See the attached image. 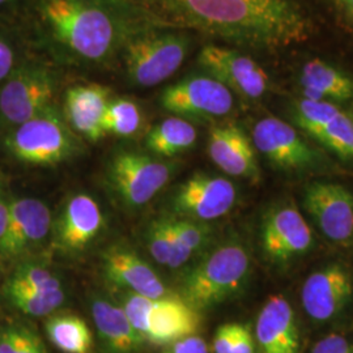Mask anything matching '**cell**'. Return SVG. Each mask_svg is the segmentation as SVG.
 I'll list each match as a JSON object with an SVG mask.
<instances>
[{"instance_id": "obj_18", "label": "cell", "mask_w": 353, "mask_h": 353, "mask_svg": "<svg viewBox=\"0 0 353 353\" xmlns=\"http://www.w3.org/2000/svg\"><path fill=\"white\" fill-rule=\"evenodd\" d=\"M208 154L229 176L258 179L259 168L252 140L236 125L216 126L210 131Z\"/></svg>"}, {"instance_id": "obj_5", "label": "cell", "mask_w": 353, "mask_h": 353, "mask_svg": "<svg viewBox=\"0 0 353 353\" xmlns=\"http://www.w3.org/2000/svg\"><path fill=\"white\" fill-rule=\"evenodd\" d=\"M13 156L32 165H57L75 151V140L52 109L19 125L7 139Z\"/></svg>"}, {"instance_id": "obj_10", "label": "cell", "mask_w": 353, "mask_h": 353, "mask_svg": "<svg viewBox=\"0 0 353 353\" xmlns=\"http://www.w3.org/2000/svg\"><path fill=\"white\" fill-rule=\"evenodd\" d=\"M170 165L147 154L122 152L110 165V182L122 199L132 207H141L170 181Z\"/></svg>"}, {"instance_id": "obj_36", "label": "cell", "mask_w": 353, "mask_h": 353, "mask_svg": "<svg viewBox=\"0 0 353 353\" xmlns=\"http://www.w3.org/2000/svg\"><path fill=\"white\" fill-rule=\"evenodd\" d=\"M254 351H255V344H254V338L248 326L239 323L230 353H254Z\"/></svg>"}, {"instance_id": "obj_11", "label": "cell", "mask_w": 353, "mask_h": 353, "mask_svg": "<svg viewBox=\"0 0 353 353\" xmlns=\"http://www.w3.org/2000/svg\"><path fill=\"white\" fill-rule=\"evenodd\" d=\"M161 105L181 117L210 119L230 113L233 94L212 76H191L165 89Z\"/></svg>"}, {"instance_id": "obj_20", "label": "cell", "mask_w": 353, "mask_h": 353, "mask_svg": "<svg viewBox=\"0 0 353 353\" xmlns=\"http://www.w3.org/2000/svg\"><path fill=\"white\" fill-rule=\"evenodd\" d=\"M102 224L100 205L92 196L79 194L64 207L57 229L58 242L65 250H83L99 236Z\"/></svg>"}, {"instance_id": "obj_16", "label": "cell", "mask_w": 353, "mask_h": 353, "mask_svg": "<svg viewBox=\"0 0 353 353\" xmlns=\"http://www.w3.org/2000/svg\"><path fill=\"white\" fill-rule=\"evenodd\" d=\"M237 201V190L224 176L194 174L174 196L176 212L195 221H210L227 214Z\"/></svg>"}, {"instance_id": "obj_34", "label": "cell", "mask_w": 353, "mask_h": 353, "mask_svg": "<svg viewBox=\"0 0 353 353\" xmlns=\"http://www.w3.org/2000/svg\"><path fill=\"white\" fill-rule=\"evenodd\" d=\"M163 353H210L208 344L198 335H190L166 345Z\"/></svg>"}, {"instance_id": "obj_8", "label": "cell", "mask_w": 353, "mask_h": 353, "mask_svg": "<svg viewBox=\"0 0 353 353\" xmlns=\"http://www.w3.org/2000/svg\"><path fill=\"white\" fill-rule=\"evenodd\" d=\"M252 141L270 164L285 173L309 172L319 163V154L300 132L275 117L255 123Z\"/></svg>"}, {"instance_id": "obj_32", "label": "cell", "mask_w": 353, "mask_h": 353, "mask_svg": "<svg viewBox=\"0 0 353 353\" xmlns=\"http://www.w3.org/2000/svg\"><path fill=\"white\" fill-rule=\"evenodd\" d=\"M172 224L176 239L191 255L201 250L208 240L210 228L205 227L201 221L172 220Z\"/></svg>"}, {"instance_id": "obj_29", "label": "cell", "mask_w": 353, "mask_h": 353, "mask_svg": "<svg viewBox=\"0 0 353 353\" xmlns=\"http://www.w3.org/2000/svg\"><path fill=\"white\" fill-rule=\"evenodd\" d=\"M6 294L16 309L30 316H49L64 301L63 290L54 292L6 290Z\"/></svg>"}, {"instance_id": "obj_19", "label": "cell", "mask_w": 353, "mask_h": 353, "mask_svg": "<svg viewBox=\"0 0 353 353\" xmlns=\"http://www.w3.org/2000/svg\"><path fill=\"white\" fill-rule=\"evenodd\" d=\"M103 271L106 278L130 293L148 299H161L169 294L156 271L135 252L123 249L109 250L103 255Z\"/></svg>"}, {"instance_id": "obj_24", "label": "cell", "mask_w": 353, "mask_h": 353, "mask_svg": "<svg viewBox=\"0 0 353 353\" xmlns=\"http://www.w3.org/2000/svg\"><path fill=\"white\" fill-rule=\"evenodd\" d=\"M198 138L196 130L186 119L172 117L153 127L147 135V147L153 153L172 157L190 150Z\"/></svg>"}, {"instance_id": "obj_23", "label": "cell", "mask_w": 353, "mask_h": 353, "mask_svg": "<svg viewBox=\"0 0 353 353\" xmlns=\"http://www.w3.org/2000/svg\"><path fill=\"white\" fill-rule=\"evenodd\" d=\"M303 99L343 102L353 99V79L322 59L305 64L300 76Z\"/></svg>"}, {"instance_id": "obj_40", "label": "cell", "mask_w": 353, "mask_h": 353, "mask_svg": "<svg viewBox=\"0 0 353 353\" xmlns=\"http://www.w3.org/2000/svg\"><path fill=\"white\" fill-rule=\"evenodd\" d=\"M4 1H7V0H0V4H1V3H4Z\"/></svg>"}, {"instance_id": "obj_9", "label": "cell", "mask_w": 353, "mask_h": 353, "mask_svg": "<svg viewBox=\"0 0 353 353\" xmlns=\"http://www.w3.org/2000/svg\"><path fill=\"white\" fill-rule=\"evenodd\" d=\"M303 204L316 227L341 248H353V195L332 182H312L303 189Z\"/></svg>"}, {"instance_id": "obj_33", "label": "cell", "mask_w": 353, "mask_h": 353, "mask_svg": "<svg viewBox=\"0 0 353 353\" xmlns=\"http://www.w3.org/2000/svg\"><path fill=\"white\" fill-rule=\"evenodd\" d=\"M312 353H353V343L341 334H330L316 343Z\"/></svg>"}, {"instance_id": "obj_35", "label": "cell", "mask_w": 353, "mask_h": 353, "mask_svg": "<svg viewBox=\"0 0 353 353\" xmlns=\"http://www.w3.org/2000/svg\"><path fill=\"white\" fill-rule=\"evenodd\" d=\"M237 327H239V323H227L217 328L214 339V353H230L234 338H236Z\"/></svg>"}, {"instance_id": "obj_1", "label": "cell", "mask_w": 353, "mask_h": 353, "mask_svg": "<svg viewBox=\"0 0 353 353\" xmlns=\"http://www.w3.org/2000/svg\"><path fill=\"white\" fill-rule=\"evenodd\" d=\"M189 26L267 49L301 43L312 21L296 0H166Z\"/></svg>"}, {"instance_id": "obj_7", "label": "cell", "mask_w": 353, "mask_h": 353, "mask_svg": "<svg viewBox=\"0 0 353 353\" xmlns=\"http://www.w3.org/2000/svg\"><path fill=\"white\" fill-rule=\"evenodd\" d=\"M189 41L176 34L140 38L126 52L127 74L139 87H154L169 79L182 65Z\"/></svg>"}, {"instance_id": "obj_15", "label": "cell", "mask_w": 353, "mask_h": 353, "mask_svg": "<svg viewBox=\"0 0 353 353\" xmlns=\"http://www.w3.org/2000/svg\"><path fill=\"white\" fill-rule=\"evenodd\" d=\"M49 207L36 198H19L10 202L8 223L0 241V256L17 259L37 249L50 233Z\"/></svg>"}, {"instance_id": "obj_38", "label": "cell", "mask_w": 353, "mask_h": 353, "mask_svg": "<svg viewBox=\"0 0 353 353\" xmlns=\"http://www.w3.org/2000/svg\"><path fill=\"white\" fill-rule=\"evenodd\" d=\"M8 214H10V202H7L3 189L0 188V241L3 239L7 228Z\"/></svg>"}, {"instance_id": "obj_37", "label": "cell", "mask_w": 353, "mask_h": 353, "mask_svg": "<svg viewBox=\"0 0 353 353\" xmlns=\"http://www.w3.org/2000/svg\"><path fill=\"white\" fill-rule=\"evenodd\" d=\"M13 64V52L11 48L0 41V81L10 75Z\"/></svg>"}, {"instance_id": "obj_22", "label": "cell", "mask_w": 353, "mask_h": 353, "mask_svg": "<svg viewBox=\"0 0 353 353\" xmlns=\"http://www.w3.org/2000/svg\"><path fill=\"white\" fill-rule=\"evenodd\" d=\"M92 316L100 338L113 353L138 351L144 339L131 325L123 307L97 299L92 305Z\"/></svg>"}, {"instance_id": "obj_25", "label": "cell", "mask_w": 353, "mask_h": 353, "mask_svg": "<svg viewBox=\"0 0 353 353\" xmlns=\"http://www.w3.org/2000/svg\"><path fill=\"white\" fill-rule=\"evenodd\" d=\"M46 334L51 343L64 353H89L93 347L88 325L74 314L51 316L46 322Z\"/></svg>"}, {"instance_id": "obj_17", "label": "cell", "mask_w": 353, "mask_h": 353, "mask_svg": "<svg viewBox=\"0 0 353 353\" xmlns=\"http://www.w3.org/2000/svg\"><path fill=\"white\" fill-rule=\"evenodd\" d=\"M255 336L262 353L300 352L296 314L283 296H272L265 301L256 319Z\"/></svg>"}, {"instance_id": "obj_27", "label": "cell", "mask_w": 353, "mask_h": 353, "mask_svg": "<svg viewBox=\"0 0 353 353\" xmlns=\"http://www.w3.org/2000/svg\"><path fill=\"white\" fill-rule=\"evenodd\" d=\"M309 137L344 160H353V119L339 110L312 128Z\"/></svg>"}, {"instance_id": "obj_28", "label": "cell", "mask_w": 353, "mask_h": 353, "mask_svg": "<svg viewBox=\"0 0 353 353\" xmlns=\"http://www.w3.org/2000/svg\"><path fill=\"white\" fill-rule=\"evenodd\" d=\"M141 125V113L137 103L119 99L109 102L102 119L105 134L128 138L138 132Z\"/></svg>"}, {"instance_id": "obj_26", "label": "cell", "mask_w": 353, "mask_h": 353, "mask_svg": "<svg viewBox=\"0 0 353 353\" xmlns=\"http://www.w3.org/2000/svg\"><path fill=\"white\" fill-rule=\"evenodd\" d=\"M147 246L157 263L170 268H178L191 258V254L176 239L172 220L163 219L152 224L148 230Z\"/></svg>"}, {"instance_id": "obj_4", "label": "cell", "mask_w": 353, "mask_h": 353, "mask_svg": "<svg viewBox=\"0 0 353 353\" xmlns=\"http://www.w3.org/2000/svg\"><path fill=\"white\" fill-rule=\"evenodd\" d=\"M122 307L140 336L157 345L195 335L201 326L198 310L176 296L148 299L128 293Z\"/></svg>"}, {"instance_id": "obj_30", "label": "cell", "mask_w": 353, "mask_h": 353, "mask_svg": "<svg viewBox=\"0 0 353 353\" xmlns=\"http://www.w3.org/2000/svg\"><path fill=\"white\" fill-rule=\"evenodd\" d=\"M6 290H38L54 292L62 290L61 280L49 270L39 265H20L6 284Z\"/></svg>"}, {"instance_id": "obj_6", "label": "cell", "mask_w": 353, "mask_h": 353, "mask_svg": "<svg viewBox=\"0 0 353 353\" xmlns=\"http://www.w3.org/2000/svg\"><path fill=\"white\" fill-rule=\"evenodd\" d=\"M261 246L265 258L281 267L310 252L314 236L297 207L281 203L265 214L261 228Z\"/></svg>"}, {"instance_id": "obj_12", "label": "cell", "mask_w": 353, "mask_h": 353, "mask_svg": "<svg viewBox=\"0 0 353 353\" xmlns=\"http://www.w3.org/2000/svg\"><path fill=\"white\" fill-rule=\"evenodd\" d=\"M353 300V274L347 265L330 263L312 272L303 283V310L316 322L341 316Z\"/></svg>"}, {"instance_id": "obj_31", "label": "cell", "mask_w": 353, "mask_h": 353, "mask_svg": "<svg viewBox=\"0 0 353 353\" xmlns=\"http://www.w3.org/2000/svg\"><path fill=\"white\" fill-rule=\"evenodd\" d=\"M0 353H48L37 334L20 325L0 331Z\"/></svg>"}, {"instance_id": "obj_13", "label": "cell", "mask_w": 353, "mask_h": 353, "mask_svg": "<svg viewBox=\"0 0 353 353\" xmlns=\"http://www.w3.org/2000/svg\"><path fill=\"white\" fill-rule=\"evenodd\" d=\"M54 81L45 70L23 67L0 90V113L12 125H21L50 109Z\"/></svg>"}, {"instance_id": "obj_39", "label": "cell", "mask_w": 353, "mask_h": 353, "mask_svg": "<svg viewBox=\"0 0 353 353\" xmlns=\"http://www.w3.org/2000/svg\"><path fill=\"white\" fill-rule=\"evenodd\" d=\"M334 3L353 20V0H334Z\"/></svg>"}, {"instance_id": "obj_3", "label": "cell", "mask_w": 353, "mask_h": 353, "mask_svg": "<svg viewBox=\"0 0 353 353\" xmlns=\"http://www.w3.org/2000/svg\"><path fill=\"white\" fill-rule=\"evenodd\" d=\"M43 12L54 34L85 59H101L113 46V21L100 8L77 0H49Z\"/></svg>"}, {"instance_id": "obj_14", "label": "cell", "mask_w": 353, "mask_h": 353, "mask_svg": "<svg viewBox=\"0 0 353 353\" xmlns=\"http://www.w3.org/2000/svg\"><path fill=\"white\" fill-rule=\"evenodd\" d=\"M198 62L210 76L245 99H261L268 89L270 79L265 70L239 51L207 45L201 50Z\"/></svg>"}, {"instance_id": "obj_21", "label": "cell", "mask_w": 353, "mask_h": 353, "mask_svg": "<svg viewBox=\"0 0 353 353\" xmlns=\"http://www.w3.org/2000/svg\"><path fill=\"white\" fill-rule=\"evenodd\" d=\"M109 90L97 84L68 89L64 99V114L71 127L92 141L103 138L102 119L108 108Z\"/></svg>"}, {"instance_id": "obj_2", "label": "cell", "mask_w": 353, "mask_h": 353, "mask_svg": "<svg viewBox=\"0 0 353 353\" xmlns=\"http://www.w3.org/2000/svg\"><path fill=\"white\" fill-rule=\"evenodd\" d=\"M250 268V254L242 245H221L188 274L182 283V299L196 310L224 303L242 290Z\"/></svg>"}]
</instances>
